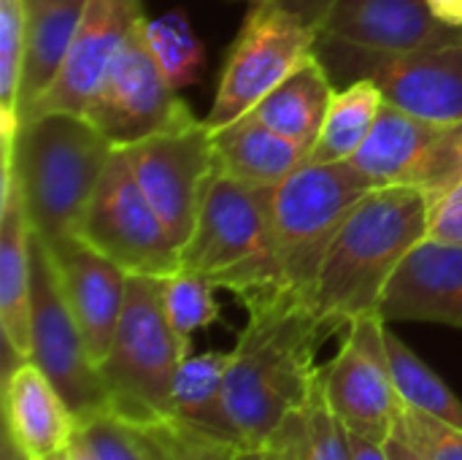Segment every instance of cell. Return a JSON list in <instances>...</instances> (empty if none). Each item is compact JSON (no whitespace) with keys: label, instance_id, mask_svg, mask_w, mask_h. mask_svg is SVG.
I'll use <instances>...</instances> for the list:
<instances>
[{"label":"cell","instance_id":"19","mask_svg":"<svg viewBox=\"0 0 462 460\" xmlns=\"http://www.w3.org/2000/svg\"><path fill=\"white\" fill-rule=\"evenodd\" d=\"M32 228L19 195L0 201V331L14 361L32 355Z\"/></svg>","mask_w":462,"mask_h":460},{"label":"cell","instance_id":"24","mask_svg":"<svg viewBox=\"0 0 462 460\" xmlns=\"http://www.w3.org/2000/svg\"><path fill=\"white\" fill-rule=\"evenodd\" d=\"M227 369H230V352L189 355L181 363L173 382L171 420L195 428L206 437L244 447L225 401Z\"/></svg>","mask_w":462,"mask_h":460},{"label":"cell","instance_id":"31","mask_svg":"<svg viewBox=\"0 0 462 460\" xmlns=\"http://www.w3.org/2000/svg\"><path fill=\"white\" fill-rule=\"evenodd\" d=\"M393 437L425 460H462V428L406 404L398 407Z\"/></svg>","mask_w":462,"mask_h":460},{"label":"cell","instance_id":"32","mask_svg":"<svg viewBox=\"0 0 462 460\" xmlns=\"http://www.w3.org/2000/svg\"><path fill=\"white\" fill-rule=\"evenodd\" d=\"M130 428L171 460H233V450L238 447V445L206 437V434L187 428L181 423H173V420L141 423V426H130Z\"/></svg>","mask_w":462,"mask_h":460},{"label":"cell","instance_id":"6","mask_svg":"<svg viewBox=\"0 0 462 460\" xmlns=\"http://www.w3.org/2000/svg\"><path fill=\"white\" fill-rule=\"evenodd\" d=\"M271 190L219 171L203 198L195 230L181 247V268L208 277L214 287L230 290L244 306L284 296L276 290L268 263Z\"/></svg>","mask_w":462,"mask_h":460},{"label":"cell","instance_id":"27","mask_svg":"<svg viewBox=\"0 0 462 460\" xmlns=\"http://www.w3.org/2000/svg\"><path fill=\"white\" fill-rule=\"evenodd\" d=\"M384 339H387L393 382H395L401 404L462 428V401L449 390V385L411 347H406L390 328Z\"/></svg>","mask_w":462,"mask_h":460},{"label":"cell","instance_id":"42","mask_svg":"<svg viewBox=\"0 0 462 460\" xmlns=\"http://www.w3.org/2000/svg\"><path fill=\"white\" fill-rule=\"evenodd\" d=\"M130 431H133V428H130ZM133 434H135V431H133ZM135 439H138V442H141V447L146 450V455H149V460H171V458H168V455H162V453H160V450H157L154 445H149V442H146L143 437H138V434H135Z\"/></svg>","mask_w":462,"mask_h":460},{"label":"cell","instance_id":"21","mask_svg":"<svg viewBox=\"0 0 462 460\" xmlns=\"http://www.w3.org/2000/svg\"><path fill=\"white\" fill-rule=\"evenodd\" d=\"M214 149L219 171L252 187H276L309 163V149L273 133L252 114L214 130Z\"/></svg>","mask_w":462,"mask_h":460},{"label":"cell","instance_id":"39","mask_svg":"<svg viewBox=\"0 0 462 460\" xmlns=\"http://www.w3.org/2000/svg\"><path fill=\"white\" fill-rule=\"evenodd\" d=\"M387 453H390V460H425L420 453H414L411 447H406L401 439L390 437L387 439Z\"/></svg>","mask_w":462,"mask_h":460},{"label":"cell","instance_id":"36","mask_svg":"<svg viewBox=\"0 0 462 460\" xmlns=\"http://www.w3.org/2000/svg\"><path fill=\"white\" fill-rule=\"evenodd\" d=\"M346 439H349L352 460H390L387 442H379V439H371L363 434H352V431H346Z\"/></svg>","mask_w":462,"mask_h":460},{"label":"cell","instance_id":"23","mask_svg":"<svg viewBox=\"0 0 462 460\" xmlns=\"http://www.w3.org/2000/svg\"><path fill=\"white\" fill-rule=\"evenodd\" d=\"M84 5L87 0H46L30 11L19 76V125L22 117L60 76Z\"/></svg>","mask_w":462,"mask_h":460},{"label":"cell","instance_id":"38","mask_svg":"<svg viewBox=\"0 0 462 460\" xmlns=\"http://www.w3.org/2000/svg\"><path fill=\"white\" fill-rule=\"evenodd\" d=\"M233 460H282L276 453H271L268 447H236Z\"/></svg>","mask_w":462,"mask_h":460},{"label":"cell","instance_id":"14","mask_svg":"<svg viewBox=\"0 0 462 460\" xmlns=\"http://www.w3.org/2000/svg\"><path fill=\"white\" fill-rule=\"evenodd\" d=\"M141 19H146L141 0H87L60 76L22 117V122L43 114L81 117Z\"/></svg>","mask_w":462,"mask_h":460},{"label":"cell","instance_id":"37","mask_svg":"<svg viewBox=\"0 0 462 460\" xmlns=\"http://www.w3.org/2000/svg\"><path fill=\"white\" fill-rule=\"evenodd\" d=\"M428 8L441 24L462 30V0H428Z\"/></svg>","mask_w":462,"mask_h":460},{"label":"cell","instance_id":"1","mask_svg":"<svg viewBox=\"0 0 462 460\" xmlns=\"http://www.w3.org/2000/svg\"><path fill=\"white\" fill-rule=\"evenodd\" d=\"M249 320L230 352L225 401L244 447H265L311 393L317 350L336 331L306 298L276 296L246 306Z\"/></svg>","mask_w":462,"mask_h":460},{"label":"cell","instance_id":"7","mask_svg":"<svg viewBox=\"0 0 462 460\" xmlns=\"http://www.w3.org/2000/svg\"><path fill=\"white\" fill-rule=\"evenodd\" d=\"M317 57L336 87L368 79L382 89L387 103L411 117L439 125L462 122V41L384 52L319 35Z\"/></svg>","mask_w":462,"mask_h":460},{"label":"cell","instance_id":"17","mask_svg":"<svg viewBox=\"0 0 462 460\" xmlns=\"http://www.w3.org/2000/svg\"><path fill=\"white\" fill-rule=\"evenodd\" d=\"M319 35L363 49H428L462 41V30L441 24L428 0H336Z\"/></svg>","mask_w":462,"mask_h":460},{"label":"cell","instance_id":"18","mask_svg":"<svg viewBox=\"0 0 462 460\" xmlns=\"http://www.w3.org/2000/svg\"><path fill=\"white\" fill-rule=\"evenodd\" d=\"M5 437L30 460L68 447L76 418L60 390L32 361H16L5 374Z\"/></svg>","mask_w":462,"mask_h":460},{"label":"cell","instance_id":"9","mask_svg":"<svg viewBox=\"0 0 462 460\" xmlns=\"http://www.w3.org/2000/svg\"><path fill=\"white\" fill-rule=\"evenodd\" d=\"M73 236L127 274L165 279L181 268V249L141 190L125 149H114Z\"/></svg>","mask_w":462,"mask_h":460},{"label":"cell","instance_id":"26","mask_svg":"<svg viewBox=\"0 0 462 460\" xmlns=\"http://www.w3.org/2000/svg\"><path fill=\"white\" fill-rule=\"evenodd\" d=\"M384 106L382 89L368 81H352L336 87L322 133L309 155L311 163H346L374 130V122Z\"/></svg>","mask_w":462,"mask_h":460},{"label":"cell","instance_id":"44","mask_svg":"<svg viewBox=\"0 0 462 460\" xmlns=\"http://www.w3.org/2000/svg\"><path fill=\"white\" fill-rule=\"evenodd\" d=\"M41 3H46V0H27V8H30V11H32V8H38V5H41Z\"/></svg>","mask_w":462,"mask_h":460},{"label":"cell","instance_id":"8","mask_svg":"<svg viewBox=\"0 0 462 460\" xmlns=\"http://www.w3.org/2000/svg\"><path fill=\"white\" fill-rule=\"evenodd\" d=\"M317 41L319 30L298 14L273 0H249V11L227 52L206 125L219 130L246 117L317 52Z\"/></svg>","mask_w":462,"mask_h":460},{"label":"cell","instance_id":"3","mask_svg":"<svg viewBox=\"0 0 462 460\" xmlns=\"http://www.w3.org/2000/svg\"><path fill=\"white\" fill-rule=\"evenodd\" d=\"M114 155V144L84 117L43 114L19 125L11 176L0 201L19 195L32 233L49 247L73 239L76 225Z\"/></svg>","mask_w":462,"mask_h":460},{"label":"cell","instance_id":"10","mask_svg":"<svg viewBox=\"0 0 462 460\" xmlns=\"http://www.w3.org/2000/svg\"><path fill=\"white\" fill-rule=\"evenodd\" d=\"M135 179L179 249L189 241L198 211L219 174L214 130L195 114L125 149Z\"/></svg>","mask_w":462,"mask_h":460},{"label":"cell","instance_id":"41","mask_svg":"<svg viewBox=\"0 0 462 460\" xmlns=\"http://www.w3.org/2000/svg\"><path fill=\"white\" fill-rule=\"evenodd\" d=\"M0 460H30L8 437H5V442H3V453H0Z\"/></svg>","mask_w":462,"mask_h":460},{"label":"cell","instance_id":"13","mask_svg":"<svg viewBox=\"0 0 462 460\" xmlns=\"http://www.w3.org/2000/svg\"><path fill=\"white\" fill-rule=\"evenodd\" d=\"M384 333L387 323L379 312L352 320L344 328L338 355L322 366L325 396L338 423L379 442L393 437L401 407Z\"/></svg>","mask_w":462,"mask_h":460},{"label":"cell","instance_id":"20","mask_svg":"<svg viewBox=\"0 0 462 460\" xmlns=\"http://www.w3.org/2000/svg\"><path fill=\"white\" fill-rule=\"evenodd\" d=\"M439 127V122L411 117L384 100L374 130L349 163L379 187H414Z\"/></svg>","mask_w":462,"mask_h":460},{"label":"cell","instance_id":"4","mask_svg":"<svg viewBox=\"0 0 462 460\" xmlns=\"http://www.w3.org/2000/svg\"><path fill=\"white\" fill-rule=\"evenodd\" d=\"M379 184L346 163H306L271 190L268 263L284 296L311 301L330 241Z\"/></svg>","mask_w":462,"mask_h":460},{"label":"cell","instance_id":"12","mask_svg":"<svg viewBox=\"0 0 462 460\" xmlns=\"http://www.w3.org/2000/svg\"><path fill=\"white\" fill-rule=\"evenodd\" d=\"M143 22L146 19L133 27L81 114L114 144V149H127L192 114L157 65L146 43Z\"/></svg>","mask_w":462,"mask_h":460},{"label":"cell","instance_id":"5","mask_svg":"<svg viewBox=\"0 0 462 460\" xmlns=\"http://www.w3.org/2000/svg\"><path fill=\"white\" fill-rule=\"evenodd\" d=\"M189 355V339L168 323L162 279L130 274L111 350L97 366L108 412L127 426L171 420L173 382Z\"/></svg>","mask_w":462,"mask_h":460},{"label":"cell","instance_id":"43","mask_svg":"<svg viewBox=\"0 0 462 460\" xmlns=\"http://www.w3.org/2000/svg\"><path fill=\"white\" fill-rule=\"evenodd\" d=\"M41 460H70V453H68V447H65V450H60V453H54V455H46V458Z\"/></svg>","mask_w":462,"mask_h":460},{"label":"cell","instance_id":"28","mask_svg":"<svg viewBox=\"0 0 462 460\" xmlns=\"http://www.w3.org/2000/svg\"><path fill=\"white\" fill-rule=\"evenodd\" d=\"M143 33L157 65L173 89H184L203 76L206 49L203 41L192 33L184 11H168L157 19H146Z\"/></svg>","mask_w":462,"mask_h":460},{"label":"cell","instance_id":"22","mask_svg":"<svg viewBox=\"0 0 462 460\" xmlns=\"http://www.w3.org/2000/svg\"><path fill=\"white\" fill-rule=\"evenodd\" d=\"M333 92H336V84L314 52L292 76H287L249 114L257 117L273 133L309 149V155H311V149L322 133Z\"/></svg>","mask_w":462,"mask_h":460},{"label":"cell","instance_id":"40","mask_svg":"<svg viewBox=\"0 0 462 460\" xmlns=\"http://www.w3.org/2000/svg\"><path fill=\"white\" fill-rule=\"evenodd\" d=\"M68 453H70V460H95L92 458V453L87 450V445L76 437V431H73V437H70V442H68Z\"/></svg>","mask_w":462,"mask_h":460},{"label":"cell","instance_id":"34","mask_svg":"<svg viewBox=\"0 0 462 460\" xmlns=\"http://www.w3.org/2000/svg\"><path fill=\"white\" fill-rule=\"evenodd\" d=\"M428 201V239L462 247V176L449 187L425 195Z\"/></svg>","mask_w":462,"mask_h":460},{"label":"cell","instance_id":"35","mask_svg":"<svg viewBox=\"0 0 462 460\" xmlns=\"http://www.w3.org/2000/svg\"><path fill=\"white\" fill-rule=\"evenodd\" d=\"M273 3H279L282 8L298 14L303 22H309L317 30H322V22L328 19L330 8L336 5V0H273Z\"/></svg>","mask_w":462,"mask_h":460},{"label":"cell","instance_id":"2","mask_svg":"<svg viewBox=\"0 0 462 460\" xmlns=\"http://www.w3.org/2000/svg\"><path fill=\"white\" fill-rule=\"evenodd\" d=\"M428 236V201L417 187L371 190L346 217L322 260L311 309L336 331L371 312L398 263Z\"/></svg>","mask_w":462,"mask_h":460},{"label":"cell","instance_id":"16","mask_svg":"<svg viewBox=\"0 0 462 460\" xmlns=\"http://www.w3.org/2000/svg\"><path fill=\"white\" fill-rule=\"evenodd\" d=\"M379 314L384 323L420 320L462 331V247L425 236L390 277Z\"/></svg>","mask_w":462,"mask_h":460},{"label":"cell","instance_id":"29","mask_svg":"<svg viewBox=\"0 0 462 460\" xmlns=\"http://www.w3.org/2000/svg\"><path fill=\"white\" fill-rule=\"evenodd\" d=\"M30 8L27 0H0V141L14 144L19 133V76L24 57Z\"/></svg>","mask_w":462,"mask_h":460},{"label":"cell","instance_id":"33","mask_svg":"<svg viewBox=\"0 0 462 460\" xmlns=\"http://www.w3.org/2000/svg\"><path fill=\"white\" fill-rule=\"evenodd\" d=\"M76 437L95 460H149L130 426L108 409L76 420Z\"/></svg>","mask_w":462,"mask_h":460},{"label":"cell","instance_id":"15","mask_svg":"<svg viewBox=\"0 0 462 460\" xmlns=\"http://www.w3.org/2000/svg\"><path fill=\"white\" fill-rule=\"evenodd\" d=\"M49 252L87 352L92 363L100 366L111 350L122 317L130 274L76 236L49 247Z\"/></svg>","mask_w":462,"mask_h":460},{"label":"cell","instance_id":"25","mask_svg":"<svg viewBox=\"0 0 462 460\" xmlns=\"http://www.w3.org/2000/svg\"><path fill=\"white\" fill-rule=\"evenodd\" d=\"M265 447L282 460H352L346 428L338 423L325 396L322 369L309 399L284 418Z\"/></svg>","mask_w":462,"mask_h":460},{"label":"cell","instance_id":"11","mask_svg":"<svg viewBox=\"0 0 462 460\" xmlns=\"http://www.w3.org/2000/svg\"><path fill=\"white\" fill-rule=\"evenodd\" d=\"M32 266V355L30 361L51 380L76 420L106 412L108 393L92 363L84 336L62 296L46 241L30 236Z\"/></svg>","mask_w":462,"mask_h":460},{"label":"cell","instance_id":"30","mask_svg":"<svg viewBox=\"0 0 462 460\" xmlns=\"http://www.w3.org/2000/svg\"><path fill=\"white\" fill-rule=\"evenodd\" d=\"M214 282L198 271L179 268L162 279V304L168 323L181 339H189L195 331L208 328L219 320V304L214 298Z\"/></svg>","mask_w":462,"mask_h":460}]
</instances>
